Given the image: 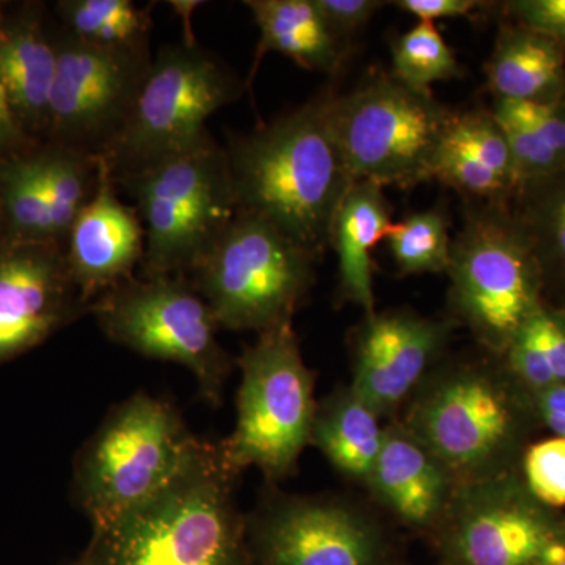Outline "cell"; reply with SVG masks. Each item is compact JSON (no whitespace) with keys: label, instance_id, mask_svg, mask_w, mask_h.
<instances>
[{"label":"cell","instance_id":"obj_13","mask_svg":"<svg viewBox=\"0 0 565 565\" xmlns=\"http://www.w3.org/2000/svg\"><path fill=\"white\" fill-rule=\"evenodd\" d=\"M50 99L47 143L104 159L125 132L152 65L151 47H103L63 31Z\"/></svg>","mask_w":565,"mask_h":565},{"label":"cell","instance_id":"obj_14","mask_svg":"<svg viewBox=\"0 0 565 565\" xmlns=\"http://www.w3.org/2000/svg\"><path fill=\"white\" fill-rule=\"evenodd\" d=\"M565 539V514L526 489L519 470L460 486L429 535L441 565H544Z\"/></svg>","mask_w":565,"mask_h":565},{"label":"cell","instance_id":"obj_11","mask_svg":"<svg viewBox=\"0 0 565 565\" xmlns=\"http://www.w3.org/2000/svg\"><path fill=\"white\" fill-rule=\"evenodd\" d=\"M245 87V82L199 41L166 44L152 57L125 132L104 159L110 177L202 143L211 136L206 121L237 102Z\"/></svg>","mask_w":565,"mask_h":565},{"label":"cell","instance_id":"obj_1","mask_svg":"<svg viewBox=\"0 0 565 565\" xmlns=\"http://www.w3.org/2000/svg\"><path fill=\"white\" fill-rule=\"evenodd\" d=\"M330 93L225 147L237 212L263 218L319 258L355 182L330 122Z\"/></svg>","mask_w":565,"mask_h":565},{"label":"cell","instance_id":"obj_15","mask_svg":"<svg viewBox=\"0 0 565 565\" xmlns=\"http://www.w3.org/2000/svg\"><path fill=\"white\" fill-rule=\"evenodd\" d=\"M457 326L407 308L364 315L352 338V388L382 419H396L445 359Z\"/></svg>","mask_w":565,"mask_h":565},{"label":"cell","instance_id":"obj_40","mask_svg":"<svg viewBox=\"0 0 565 565\" xmlns=\"http://www.w3.org/2000/svg\"><path fill=\"white\" fill-rule=\"evenodd\" d=\"M544 565H565V539L550 553L548 559H546Z\"/></svg>","mask_w":565,"mask_h":565},{"label":"cell","instance_id":"obj_12","mask_svg":"<svg viewBox=\"0 0 565 565\" xmlns=\"http://www.w3.org/2000/svg\"><path fill=\"white\" fill-rule=\"evenodd\" d=\"M252 565H394L381 516L341 497L273 489L247 516Z\"/></svg>","mask_w":565,"mask_h":565},{"label":"cell","instance_id":"obj_7","mask_svg":"<svg viewBox=\"0 0 565 565\" xmlns=\"http://www.w3.org/2000/svg\"><path fill=\"white\" fill-rule=\"evenodd\" d=\"M236 364L243 373L236 427L218 446L237 475L255 467L274 486L296 473L311 444L315 374L303 362L292 322L258 333Z\"/></svg>","mask_w":565,"mask_h":565},{"label":"cell","instance_id":"obj_9","mask_svg":"<svg viewBox=\"0 0 565 565\" xmlns=\"http://www.w3.org/2000/svg\"><path fill=\"white\" fill-rule=\"evenodd\" d=\"M330 122L355 181L412 189L433 181V163L456 110L374 71L344 95L330 93Z\"/></svg>","mask_w":565,"mask_h":565},{"label":"cell","instance_id":"obj_22","mask_svg":"<svg viewBox=\"0 0 565 565\" xmlns=\"http://www.w3.org/2000/svg\"><path fill=\"white\" fill-rule=\"evenodd\" d=\"M57 71V41L39 18L21 17L0 25V82L29 137L47 134L50 99Z\"/></svg>","mask_w":565,"mask_h":565},{"label":"cell","instance_id":"obj_8","mask_svg":"<svg viewBox=\"0 0 565 565\" xmlns=\"http://www.w3.org/2000/svg\"><path fill=\"white\" fill-rule=\"evenodd\" d=\"M319 259L270 223L236 212L189 280L218 327L263 333L292 322L315 285Z\"/></svg>","mask_w":565,"mask_h":565},{"label":"cell","instance_id":"obj_19","mask_svg":"<svg viewBox=\"0 0 565 565\" xmlns=\"http://www.w3.org/2000/svg\"><path fill=\"white\" fill-rule=\"evenodd\" d=\"M433 180L468 202L512 203L519 191L514 159L492 110L456 111L435 154Z\"/></svg>","mask_w":565,"mask_h":565},{"label":"cell","instance_id":"obj_27","mask_svg":"<svg viewBox=\"0 0 565 565\" xmlns=\"http://www.w3.org/2000/svg\"><path fill=\"white\" fill-rule=\"evenodd\" d=\"M36 158L52 230L57 243L65 244L71 225L98 192L103 161L51 143L36 150Z\"/></svg>","mask_w":565,"mask_h":565},{"label":"cell","instance_id":"obj_42","mask_svg":"<svg viewBox=\"0 0 565 565\" xmlns=\"http://www.w3.org/2000/svg\"><path fill=\"white\" fill-rule=\"evenodd\" d=\"M71 565H79V563H77V561H76V563H74V564H71Z\"/></svg>","mask_w":565,"mask_h":565},{"label":"cell","instance_id":"obj_35","mask_svg":"<svg viewBox=\"0 0 565 565\" xmlns=\"http://www.w3.org/2000/svg\"><path fill=\"white\" fill-rule=\"evenodd\" d=\"M323 18L329 22L338 39L351 47V41L362 29L370 24L374 14L386 2L377 0H316Z\"/></svg>","mask_w":565,"mask_h":565},{"label":"cell","instance_id":"obj_29","mask_svg":"<svg viewBox=\"0 0 565 565\" xmlns=\"http://www.w3.org/2000/svg\"><path fill=\"white\" fill-rule=\"evenodd\" d=\"M512 207L533 237L546 288H565V169L520 188Z\"/></svg>","mask_w":565,"mask_h":565},{"label":"cell","instance_id":"obj_4","mask_svg":"<svg viewBox=\"0 0 565 565\" xmlns=\"http://www.w3.org/2000/svg\"><path fill=\"white\" fill-rule=\"evenodd\" d=\"M446 274L452 319L493 355L545 302L544 270L512 203L468 202Z\"/></svg>","mask_w":565,"mask_h":565},{"label":"cell","instance_id":"obj_24","mask_svg":"<svg viewBox=\"0 0 565 565\" xmlns=\"http://www.w3.org/2000/svg\"><path fill=\"white\" fill-rule=\"evenodd\" d=\"M352 385L338 386L316 408L311 444L338 473L366 486L384 444L385 424Z\"/></svg>","mask_w":565,"mask_h":565},{"label":"cell","instance_id":"obj_2","mask_svg":"<svg viewBox=\"0 0 565 565\" xmlns=\"http://www.w3.org/2000/svg\"><path fill=\"white\" fill-rule=\"evenodd\" d=\"M448 467L459 486L519 470L537 433L530 393L500 356H445L397 415Z\"/></svg>","mask_w":565,"mask_h":565},{"label":"cell","instance_id":"obj_21","mask_svg":"<svg viewBox=\"0 0 565 565\" xmlns=\"http://www.w3.org/2000/svg\"><path fill=\"white\" fill-rule=\"evenodd\" d=\"M259 41L253 62L250 84L267 52H278L303 70L338 74L351 54V47L338 39L316 0H245Z\"/></svg>","mask_w":565,"mask_h":565},{"label":"cell","instance_id":"obj_30","mask_svg":"<svg viewBox=\"0 0 565 565\" xmlns=\"http://www.w3.org/2000/svg\"><path fill=\"white\" fill-rule=\"evenodd\" d=\"M0 210L7 239L57 243L41 184L36 150L0 161Z\"/></svg>","mask_w":565,"mask_h":565},{"label":"cell","instance_id":"obj_31","mask_svg":"<svg viewBox=\"0 0 565 565\" xmlns=\"http://www.w3.org/2000/svg\"><path fill=\"white\" fill-rule=\"evenodd\" d=\"M385 243L401 275L448 273L452 239L441 207L414 212L392 223Z\"/></svg>","mask_w":565,"mask_h":565},{"label":"cell","instance_id":"obj_37","mask_svg":"<svg viewBox=\"0 0 565 565\" xmlns=\"http://www.w3.org/2000/svg\"><path fill=\"white\" fill-rule=\"evenodd\" d=\"M31 145L32 139L22 129L11 107L9 95L0 82V161L32 151Z\"/></svg>","mask_w":565,"mask_h":565},{"label":"cell","instance_id":"obj_23","mask_svg":"<svg viewBox=\"0 0 565 565\" xmlns=\"http://www.w3.org/2000/svg\"><path fill=\"white\" fill-rule=\"evenodd\" d=\"M494 99L565 103V50L555 41L505 21L486 66Z\"/></svg>","mask_w":565,"mask_h":565},{"label":"cell","instance_id":"obj_20","mask_svg":"<svg viewBox=\"0 0 565 565\" xmlns=\"http://www.w3.org/2000/svg\"><path fill=\"white\" fill-rule=\"evenodd\" d=\"M384 188L355 181L334 218L330 247L338 256V299L359 305L364 315L375 311L373 250L392 225Z\"/></svg>","mask_w":565,"mask_h":565},{"label":"cell","instance_id":"obj_41","mask_svg":"<svg viewBox=\"0 0 565 565\" xmlns=\"http://www.w3.org/2000/svg\"><path fill=\"white\" fill-rule=\"evenodd\" d=\"M3 237V218H2V210H0V239Z\"/></svg>","mask_w":565,"mask_h":565},{"label":"cell","instance_id":"obj_18","mask_svg":"<svg viewBox=\"0 0 565 565\" xmlns=\"http://www.w3.org/2000/svg\"><path fill=\"white\" fill-rule=\"evenodd\" d=\"M459 487L433 449L403 423L385 424L384 444L364 489L394 522L429 537Z\"/></svg>","mask_w":565,"mask_h":565},{"label":"cell","instance_id":"obj_16","mask_svg":"<svg viewBox=\"0 0 565 565\" xmlns=\"http://www.w3.org/2000/svg\"><path fill=\"white\" fill-rule=\"evenodd\" d=\"M87 313L62 244L0 239V363Z\"/></svg>","mask_w":565,"mask_h":565},{"label":"cell","instance_id":"obj_5","mask_svg":"<svg viewBox=\"0 0 565 565\" xmlns=\"http://www.w3.org/2000/svg\"><path fill=\"white\" fill-rule=\"evenodd\" d=\"M202 444L172 404L132 394L82 446L74 460V498L93 527L107 525L166 489Z\"/></svg>","mask_w":565,"mask_h":565},{"label":"cell","instance_id":"obj_32","mask_svg":"<svg viewBox=\"0 0 565 565\" xmlns=\"http://www.w3.org/2000/svg\"><path fill=\"white\" fill-rule=\"evenodd\" d=\"M412 90L433 93L435 82L463 76V66L434 22H418L392 41V71Z\"/></svg>","mask_w":565,"mask_h":565},{"label":"cell","instance_id":"obj_6","mask_svg":"<svg viewBox=\"0 0 565 565\" xmlns=\"http://www.w3.org/2000/svg\"><path fill=\"white\" fill-rule=\"evenodd\" d=\"M111 180L136 200L143 223V277H189L237 212L228 154L212 134Z\"/></svg>","mask_w":565,"mask_h":565},{"label":"cell","instance_id":"obj_3","mask_svg":"<svg viewBox=\"0 0 565 565\" xmlns=\"http://www.w3.org/2000/svg\"><path fill=\"white\" fill-rule=\"evenodd\" d=\"M236 471L203 441L166 489L107 525L93 527L79 565H252Z\"/></svg>","mask_w":565,"mask_h":565},{"label":"cell","instance_id":"obj_36","mask_svg":"<svg viewBox=\"0 0 565 565\" xmlns=\"http://www.w3.org/2000/svg\"><path fill=\"white\" fill-rule=\"evenodd\" d=\"M393 3L397 9L414 14L419 22L471 17L493 7V3L481 2V0H397Z\"/></svg>","mask_w":565,"mask_h":565},{"label":"cell","instance_id":"obj_10","mask_svg":"<svg viewBox=\"0 0 565 565\" xmlns=\"http://www.w3.org/2000/svg\"><path fill=\"white\" fill-rule=\"evenodd\" d=\"M88 313L111 343L188 367L200 399L221 405L234 360L217 340L221 327L189 277L137 274L99 296Z\"/></svg>","mask_w":565,"mask_h":565},{"label":"cell","instance_id":"obj_34","mask_svg":"<svg viewBox=\"0 0 565 565\" xmlns=\"http://www.w3.org/2000/svg\"><path fill=\"white\" fill-rule=\"evenodd\" d=\"M505 18L555 41L565 50V0H511L501 3Z\"/></svg>","mask_w":565,"mask_h":565},{"label":"cell","instance_id":"obj_17","mask_svg":"<svg viewBox=\"0 0 565 565\" xmlns=\"http://www.w3.org/2000/svg\"><path fill=\"white\" fill-rule=\"evenodd\" d=\"M63 247L88 311L99 296L131 280L140 269L143 223L137 210L118 199L117 185L104 161L98 192L71 225Z\"/></svg>","mask_w":565,"mask_h":565},{"label":"cell","instance_id":"obj_39","mask_svg":"<svg viewBox=\"0 0 565 565\" xmlns=\"http://www.w3.org/2000/svg\"><path fill=\"white\" fill-rule=\"evenodd\" d=\"M204 2H199V0H173L170 2L172 9L177 11L178 14L182 18V22H184V36L182 39L185 40H195L192 33L191 25V17L192 11L199 9L200 6H203Z\"/></svg>","mask_w":565,"mask_h":565},{"label":"cell","instance_id":"obj_28","mask_svg":"<svg viewBox=\"0 0 565 565\" xmlns=\"http://www.w3.org/2000/svg\"><path fill=\"white\" fill-rule=\"evenodd\" d=\"M57 13L74 39L103 47L147 50L151 39L152 6L132 0H63Z\"/></svg>","mask_w":565,"mask_h":565},{"label":"cell","instance_id":"obj_38","mask_svg":"<svg viewBox=\"0 0 565 565\" xmlns=\"http://www.w3.org/2000/svg\"><path fill=\"white\" fill-rule=\"evenodd\" d=\"M535 419L541 429L565 438V385L530 394Z\"/></svg>","mask_w":565,"mask_h":565},{"label":"cell","instance_id":"obj_25","mask_svg":"<svg viewBox=\"0 0 565 565\" xmlns=\"http://www.w3.org/2000/svg\"><path fill=\"white\" fill-rule=\"evenodd\" d=\"M490 110L511 148L519 189L565 169V103L494 99Z\"/></svg>","mask_w":565,"mask_h":565},{"label":"cell","instance_id":"obj_26","mask_svg":"<svg viewBox=\"0 0 565 565\" xmlns=\"http://www.w3.org/2000/svg\"><path fill=\"white\" fill-rule=\"evenodd\" d=\"M498 356L530 394L565 385V308L542 303Z\"/></svg>","mask_w":565,"mask_h":565},{"label":"cell","instance_id":"obj_33","mask_svg":"<svg viewBox=\"0 0 565 565\" xmlns=\"http://www.w3.org/2000/svg\"><path fill=\"white\" fill-rule=\"evenodd\" d=\"M526 489L548 508L565 505V438L552 437L527 445L519 465Z\"/></svg>","mask_w":565,"mask_h":565}]
</instances>
